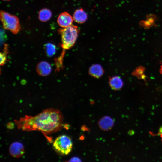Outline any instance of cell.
<instances>
[{"instance_id":"cell-3","label":"cell","mask_w":162,"mask_h":162,"mask_svg":"<svg viewBox=\"0 0 162 162\" xmlns=\"http://www.w3.org/2000/svg\"><path fill=\"white\" fill-rule=\"evenodd\" d=\"M0 19L4 29L16 34L20 31L21 26L18 17L7 12L1 10Z\"/></svg>"},{"instance_id":"cell-7","label":"cell","mask_w":162,"mask_h":162,"mask_svg":"<svg viewBox=\"0 0 162 162\" xmlns=\"http://www.w3.org/2000/svg\"><path fill=\"white\" fill-rule=\"evenodd\" d=\"M114 124V120L112 118L108 116L103 117L98 122L99 127L104 131L110 130L112 128Z\"/></svg>"},{"instance_id":"cell-15","label":"cell","mask_w":162,"mask_h":162,"mask_svg":"<svg viewBox=\"0 0 162 162\" xmlns=\"http://www.w3.org/2000/svg\"><path fill=\"white\" fill-rule=\"evenodd\" d=\"M4 50L3 52H1L0 54V62L1 65H3L6 61L7 58V46H6L4 47Z\"/></svg>"},{"instance_id":"cell-12","label":"cell","mask_w":162,"mask_h":162,"mask_svg":"<svg viewBox=\"0 0 162 162\" xmlns=\"http://www.w3.org/2000/svg\"><path fill=\"white\" fill-rule=\"evenodd\" d=\"M52 16L51 11L46 8L40 10L38 13V19L41 22H46L49 20Z\"/></svg>"},{"instance_id":"cell-18","label":"cell","mask_w":162,"mask_h":162,"mask_svg":"<svg viewBox=\"0 0 162 162\" xmlns=\"http://www.w3.org/2000/svg\"><path fill=\"white\" fill-rule=\"evenodd\" d=\"M2 0L3 1H10V0Z\"/></svg>"},{"instance_id":"cell-2","label":"cell","mask_w":162,"mask_h":162,"mask_svg":"<svg viewBox=\"0 0 162 162\" xmlns=\"http://www.w3.org/2000/svg\"><path fill=\"white\" fill-rule=\"evenodd\" d=\"M79 31L77 26L72 24L68 27L62 28L58 30V32L61 36V45L63 49H69L74 45Z\"/></svg>"},{"instance_id":"cell-6","label":"cell","mask_w":162,"mask_h":162,"mask_svg":"<svg viewBox=\"0 0 162 162\" xmlns=\"http://www.w3.org/2000/svg\"><path fill=\"white\" fill-rule=\"evenodd\" d=\"M73 19L68 12H63L58 16L57 22L58 25L62 28L68 27L72 24Z\"/></svg>"},{"instance_id":"cell-10","label":"cell","mask_w":162,"mask_h":162,"mask_svg":"<svg viewBox=\"0 0 162 162\" xmlns=\"http://www.w3.org/2000/svg\"><path fill=\"white\" fill-rule=\"evenodd\" d=\"M89 72L92 76L94 77L99 78L103 75L104 70L101 65L95 64L90 68Z\"/></svg>"},{"instance_id":"cell-5","label":"cell","mask_w":162,"mask_h":162,"mask_svg":"<svg viewBox=\"0 0 162 162\" xmlns=\"http://www.w3.org/2000/svg\"><path fill=\"white\" fill-rule=\"evenodd\" d=\"M9 151L12 156L16 158L22 156L25 152L23 145L19 142H15L12 143L10 146Z\"/></svg>"},{"instance_id":"cell-1","label":"cell","mask_w":162,"mask_h":162,"mask_svg":"<svg viewBox=\"0 0 162 162\" xmlns=\"http://www.w3.org/2000/svg\"><path fill=\"white\" fill-rule=\"evenodd\" d=\"M63 118L59 110L50 108L44 110L34 116H26L16 121L19 128L22 130H38L49 134L59 130L62 126Z\"/></svg>"},{"instance_id":"cell-17","label":"cell","mask_w":162,"mask_h":162,"mask_svg":"<svg viewBox=\"0 0 162 162\" xmlns=\"http://www.w3.org/2000/svg\"><path fill=\"white\" fill-rule=\"evenodd\" d=\"M160 74L162 75V64L160 66Z\"/></svg>"},{"instance_id":"cell-4","label":"cell","mask_w":162,"mask_h":162,"mask_svg":"<svg viewBox=\"0 0 162 162\" xmlns=\"http://www.w3.org/2000/svg\"><path fill=\"white\" fill-rule=\"evenodd\" d=\"M53 146L57 153L61 155H65L68 154L71 151L73 142L69 136L63 135L59 136L56 139Z\"/></svg>"},{"instance_id":"cell-8","label":"cell","mask_w":162,"mask_h":162,"mask_svg":"<svg viewBox=\"0 0 162 162\" xmlns=\"http://www.w3.org/2000/svg\"><path fill=\"white\" fill-rule=\"evenodd\" d=\"M36 70L38 74L42 76L49 75L51 72V67L50 64L46 62H40L37 65Z\"/></svg>"},{"instance_id":"cell-11","label":"cell","mask_w":162,"mask_h":162,"mask_svg":"<svg viewBox=\"0 0 162 162\" xmlns=\"http://www.w3.org/2000/svg\"><path fill=\"white\" fill-rule=\"evenodd\" d=\"M109 83L110 87L114 90H120L123 85L122 80L120 77L117 76L111 78Z\"/></svg>"},{"instance_id":"cell-9","label":"cell","mask_w":162,"mask_h":162,"mask_svg":"<svg viewBox=\"0 0 162 162\" xmlns=\"http://www.w3.org/2000/svg\"><path fill=\"white\" fill-rule=\"evenodd\" d=\"M73 20L76 22L82 24L87 20L88 16L85 11L82 8L78 9L74 12L73 17Z\"/></svg>"},{"instance_id":"cell-14","label":"cell","mask_w":162,"mask_h":162,"mask_svg":"<svg viewBox=\"0 0 162 162\" xmlns=\"http://www.w3.org/2000/svg\"><path fill=\"white\" fill-rule=\"evenodd\" d=\"M144 68L140 66L136 68L133 72L132 74L139 79L145 80L146 76L144 74Z\"/></svg>"},{"instance_id":"cell-13","label":"cell","mask_w":162,"mask_h":162,"mask_svg":"<svg viewBox=\"0 0 162 162\" xmlns=\"http://www.w3.org/2000/svg\"><path fill=\"white\" fill-rule=\"evenodd\" d=\"M44 47L46 53L48 56H52L55 54L56 46L54 44L48 43L45 44Z\"/></svg>"},{"instance_id":"cell-16","label":"cell","mask_w":162,"mask_h":162,"mask_svg":"<svg viewBox=\"0 0 162 162\" xmlns=\"http://www.w3.org/2000/svg\"><path fill=\"white\" fill-rule=\"evenodd\" d=\"M81 159L77 157H73L68 161L69 162H81Z\"/></svg>"}]
</instances>
